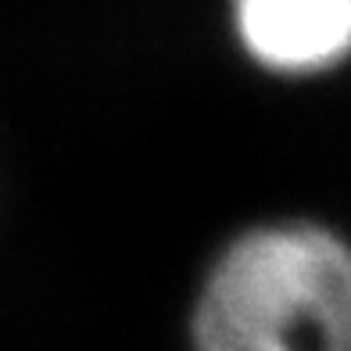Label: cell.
<instances>
[{
    "mask_svg": "<svg viewBox=\"0 0 351 351\" xmlns=\"http://www.w3.org/2000/svg\"><path fill=\"white\" fill-rule=\"evenodd\" d=\"M351 351V247L315 222L241 233L194 308V351Z\"/></svg>",
    "mask_w": 351,
    "mask_h": 351,
    "instance_id": "6da1fadb",
    "label": "cell"
},
{
    "mask_svg": "<svg viewBox=\"0 0 351 351\" xmlns=\"http://www.w3.org/2000/svg\"><path fill=\"white\" fill-rule=\"evenodd\" d=\"M233 29L269 72L308 75L351 58V0H233Z\"/></svg>",
    "mask_w": 351,
    "mask_h": 351,
    "instance_id": "7a4b0ae2",
    "label": "cell"
}]
</instances>
